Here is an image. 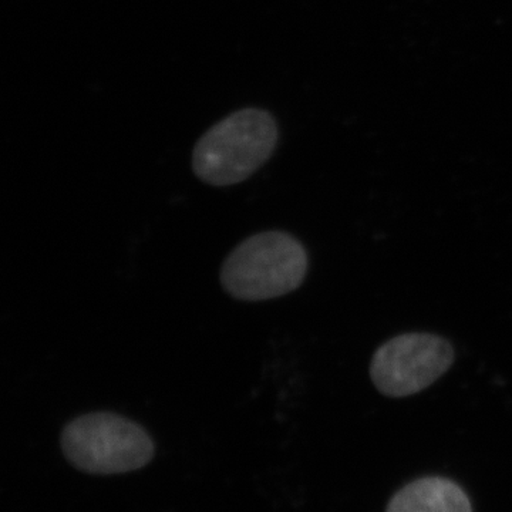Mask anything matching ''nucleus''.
Listing matches in <instances>:
<instances>
[{
    "label": "nucleus",
    "instance_id": "5",
    "mask_svg": "<svg viewBox=\"0 0 512 512\" xmlns=\"http://www.w3.org/2000/svg\"><path fill=\"white\" fill-rule=\"evenodd\" d=\"M386 512H473L466 491L443 477H424L404 485Z\"/></svg>",
    "mask_w": 512,
    "mask_h": 512
},
{
    "label": "nucleus",
    "instance_id": "2",
    "mask_svg": "<svg viewBox=\"0 0 512 512\" xmlns=\"http://www.w3.org/2000/svg\"><path fill=\"white\" fill-rule=\"evenodd\" d=\"M278 127L259 109L235 111L195 144L192 170L204 183L229 187L248 180L274 154Z\"/></svg>",
    "mask_w": 512,
    "mask_h": 512
},
{
    "label": "nucleus",
    "instance_id": "4",
    "mask_svg": "<svg viewBox=\"0 0 512 512\" xmlns=\"http://www.w3.org/2000/svg\"><path fill=\"white\" fill-rule=\"evenodd\" d=\"M448 340L431 333H404L373 355L370 377L384 396L407 397L437 382L454 363Z\"/></svg>",
    "mask_w": 512,
    "mask_h": 512
},
{
    "label": "nucleus",
    "instance_id": "1",
    "mask_svg": "<svg viewBox=\"0 0 512 512\" xmlns=\"http://www.w3.org/2000/svg\"><path fill=\"white\" fill-rule=\"evenodd\" d=\"M308 269V252L299 239L284 231H265L244 239L227 256L220 281L237 301H269L296 291Z\"/></svg>",
    "mask_w": 512,
    "mask_h": 512
},
{
    "label": "nucleus",
    "instance_id": "3",
    "mask_svg": "<svg viewBox=\"0 0 512 512\" xmlns=\"http://www.w3.org/2000/svg\"><path fill=\"white\" fill-rule=\"evenodd\" d=\"M62 450L67 460L90 474L140 470L154 456V443L140 424L109 412L87 413L64 426Z\"/></svg>",
    "mask_w": 512,
    "mask_h": 512
}]
</instances>
